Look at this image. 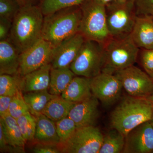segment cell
<instances>
[{"label": "cell", "instance_id": "obj_10", "mask_svg": "<svg viewBox=\"0 0 153 153\" xmlns=\"http://www.w3.org/2000/svg\"><path fill=\"white\" fill-rule=\"evenodd\" d=\"M92 94L106 106H111L120 98L122 84L114 74L101 72L91 79Z\"/></svg>", "mask_w": 153, "mask_h": 153}, {"label": "cell", "instance_id": "obj_42", "mask_svg": "<svg viewBox=\"0 0 153 153\" xmlns=\"http://www.w3.org/2000/svg\"><path fill=\"white\" fill-rule=\"evenodd\" d=\"M152 17H153V16H152Z\"/></svg>", "mask_w": 153, "mask_h": 153}, {"label": "cell", "instance_id": "obj_29", "mask_svg": "<svg viewBox=\"0 0 153 153\" xmlns=\"http://www.w3.org/2000/svg\"><path fill=\"white\" fill-rule=\"evenodd\" d=\"M29 111V108L19 89L16 95L13 97L10 104L9 113L10 115L17 119Z\"/></svg>", "mask_w": 153, "mask_h": 153}, {"label": "cell", "instance_id": "obj_12", "mask_svg": "<svg viewBox=\"0 0 153 153\" xmlns=\"http://www.w3.org/2000/svg\"><path fill=\"white\" fill-rule=\"evenodd\" d=\"M153 129L150 123L141 124L125 136L123 153H152Z\"/></svg>", "mask_w": 153, "mask_h": 153}, {"label": "cell", "instance_id": "obj_15", "mask_svg": "<svg viewBox=\"0 0 153 153\" xmlns=\"http://www.w3.org/2000/svg\"><path fill=\"white\" fill-rule=\"evenodd\" d=\"M130 36L140 49H153L152 16H137Z\"/></svg>", "mask_w": 153, "mask_h": 153}, {"label": "cell", "instance_id": "obj_24", "mask_svg": "<svg viewBox=\"0 0 153 153\" xmlns=\"http://www.w3.org/2000/svg\"><path fill=\"white\" fill-rule=\"evenodd\" d=\"M125 144V136L116 129L111 128L103 135L99 153H123Z\"/></svg>", "mask_w": 153, "mask_h": 153}, {"label": "cell", "instance_id": "obj_26", "mask_svg": "<svg viewBox=\"0 0 153 153\" xmlns=\"http://www.w3.org/2000/svg\"><path fill=\"white\" fill-rule=\"evenodd\" d=\"M16 120L26 142L35 140L36 127L35 117L28 111L17 119Z\"/></svg>", "mask_w": 153, "mask_h": 153}, {"label": "cell", "instance_id": "obj_33", "mask_svg": "<svg viewBox=\"0 0 153 153\" xmlns=\"http://www.w3.org/2000/svg\"><path fill=\"white\" fill-rule=\"evenodd\" d=\"M59 144L37 142L33 148V152L35 153H60Z\"/></svg>", "mask_w": 153, "mask_h": 153}, {"label": "cell", "instance_id": "obj_43", "mask_svg": "<svg viewBox=\"0 0 153 153\" xmlns=\"http://www.w3.org/2000/svg\"><path fill=\"white\" fill-rule=\"evenodd\" d=\"M152 153H153V152H152Z\"/></svg>", "mask_w": 153, "mask_h": 153}, {"label": "cell", "instance_id": "obj_7", "mask_svg": "<svg viewBox=\"0 0 153 153\" xmlns=\"http://www.w3.org/2000/svg\"><path fill=\"white\" fill-rule=\"evenodd\" d=\"M108 29L111 38L130 35L137 17L134 0L124 3L114 1L105 6Z\"/></svg>", "mask_w": 153, "mask_h": 153}, {"label": "cell", "instance_id": "obj_13", "mask_svg": "<svg viewBox=\"0 0 153 153\" xmlns=\"http://www.w3.org/2000/svg\"><path fill=\"white\" fill-rule=\"evenodd\" d=\"M85 40L82 34L78 33L54 47L50 61L52 68L70 67Z\"/></svg>", "mask_w": 153, "mask_h": 153}, {"label": "cell", "instance_id": "obj_8", "mask_svg": "<svg viewBox=\"0 0 153 153\" xmlns=\"http://www.w3.org/2000/svg\"><path fill=\"white\" fill-rule=\"evenodd\" d=\"M103 135L94 126L76 127L66 141L58 144L60 153H99Z\"/></svg>", "mask_w": 153, "mask_h": 153}, {"label": "cell", "instance_id": "obj_14", "mask_svg": "<svg viewBox=\"0 0 153 153\" xmlns=\"http://www.w3.org/2000/svg\"><path fill=\"white\" fill-rule=\"evenodd\" d=\"M99 101L93 94L74 104L68 114L76 127L94 126L99 117Z\"/></svg>", "mask_w": 153, "mask_h": 153}, {"label": "cell", "instance_id": "obj_19", "mask_svg": "<svg viewBox=\"0 0 153 153\" xmlns=\"http://www.w3.org/2000/svg\"><path fill=\"white\" fill-rule=\"evenodd\" d=\"M36 121L35 141L37 142L59 144L56 123L42 114L33 115Z\"/></svg>", "mask_w": 153, "mask_h": 153}, {"label": "cell", "instance_id": "obj_38", "mask_svg": "<svg viewBox=\"0 0 153 153\" xmlns=\"http://www.w3.org/2000/svg\"><path fill=\"white\" fill-rule=\"evenodd\" d=\"M148 101L149 102H150L152 105H153V94L152 95L149 96L148 97H147V98H146Z\"/></svg>", "mask_w": 153, "mask_h": 153}, {"label": "cell", "instance_id": "obj_4", "mask_svg": "<svg viewBox=\"0 0 153 153\" xmlns=\"http://www.w3.org/2000/svg\"><path fill=\"white\" fill-rule=\"evenodd\" d=\"M105 60L102 72L114 74L132 66L137 62L140 49L130 35L120 38H111L104 44Z\"/></svg>", "mask_w": 153, "mask_h": 153}, {"label": "cell", "instance_id": "obj_35", "mask_svg": "<svg viewBox=\"0 0 153 153\" xmlns=\"http://www.w3.org/2000/svg\"><path fill=\"white\" fill-rule=\"evenodd\" d=\"M13 97L0 95V117L10 114V104Z\"/></svg>", "mask_w": 153, "mask_h": 153}, {"label": "cell", "instance_id": "obj_28", "mask_svg": "<svg viewBox=\"0 0 153 153\" xmlns=\"http://www.w3.org/2000/svg\"><path fill=\"white\" fill-rule=\"evenodd\" d=\"M55 123L60 140L59 143H63L66 141L76 128L74 121L68 116L56 122Z\"/></svg>", "mask_w": 153, "mask_h": 153}, {"label": "cell", "instance_id": "obj_3", "mask_svg": "<svg viewBox=\"0 0 153 153\" xmlns=\"http://www.w3.org/2000/svg\"><path fill=\"white\" fill-rule=\"evenodd\" d=\"M81 18L80 6L61 9L44 16L42 38L56 47L79 33Z\"/></svg>", "mask_w": 153, "mask_h": 153}, {"label": "cell", "instance_id": "obj_37", "mask_svg": "<svg viewBox=\"0 0 153 153\" xmlns=\"http://www.w3.org/2000/svg\"><path fill=\"white\" fill-rule=\"evenodd\" d=\"M98 2L106 6L110 3L114 1L115 0H97Z\"/></svg>", "mask_w": 153, "mask_h": 153}, {"label": "cell", "instance_id": "obj_30", "mask_svg": "<svg viewBox=\"0 0 153 153\" xmlns=\"http://www.w3.org/2000/svg\"><path fill=\"white\" fill-rule=\"evenodd\" d=\"M22 7L17 0H0V18L13 22Z\"/></svg>", "mask_w": 153, "mask_h": 153}, {"label": "cell", "instance_id": "obj_39", "mask_svg": "<svg viewBox=\"0 0 153 153\" xmlns=\"http://www.w3.org/2000/svg\"><path fill=\"white\" fill-rule=\"evenodd\" d=\"M128 1L129 0H115V1H116L120 3L126 2Z\"/></svg>", "mask_w": 153, "mask_h": 153}, {"label": "cell", "instance_id": "obj_6", "mask_svg": "<svg viewBox=\"0 0 153 153\" xmlns=\"http://www.w3.org/2000/svg\"><path fill=\"white\" fill-rule=\"evenodd\" d=\"M104 60V44L85 39L69 67L76 76L92 78L102 71Z\"/></svg>", "mask_w": 153, "mask_h": 153}, {"label": "cell", "instance_id": "obj_34", "mask_svg": "<svg viewBox=\"0 0 153 153\" xmlns=\"http://www.w3.org/2000/svg\"><path fill=\"white\" fill-rule=\"evenodd\" d=\"M13 21L8 19L0 18V41L8 39Z\"/></svg>", "mask_w": 153, "mask_h": 153}, {"label": "cell", "instance_id": "obj_22", "mask_svg": "<svg viewBox=\"0 0 153 153\" xmlns=\"http://www.w3.org/2000/svg\"><path fill=\"white\" fill-rule=\"evenodd\" d=\"M0 126L2 128L6 140L9 145L24 147L26 141L21 132L16 119L10 114L0 117Z\"/></svg>", "mask_w": 153, "mask_h": 153}, {"label": "cell", "instance_id": "obj_32", "mask_svg": "<svg viewBox=\"0 0 153 153\" xmlns=\"http://www.w3.org/2000/svg\"><path fill=\"white\" fill-rule=\"evenodd\" d=\"M137 16H153V0H134Z\"/></svg>", "mask_w": 153, "mask_h": 153}, {"label": "cell", "instance_id": "obj_18", "mask_svg": "<svg viewBox=\"0 0 153 153\" xmlns=\"http://www.w3.org/2000/svg\"><path fill=\"white\" fill-rule=\"evenodd\" d=\"M91 79L84 76H75L61 96L68 101L76 103L92 95Z\"/></svg>", "mask_w": 153, "mask_h": 153}, {"label": "cell", "instance_id": "obj_5", "mask_svg": "<svg viewBox=\"0 0 153 153\" xmlns=\"http://www.w3.org/2000/svg\"><path fill=\"white\" fill-rule=\"evenodd\" d=\"M80 7L82 18L79 33L85 39L106 43L111 37L107 25L105 6L97 0H85Z\"/></svg>", "mask_w": 153, "mask_h": 153}, {"label": "cell", "instance_id": "obj_2", "mask_svg": "<svg viewBox=\"0 0 153 153\" xmlns=\"http://www.w3.org/2000/svg\"><path fill=\"white\" fill-rule=\"evenodd\" d=\"M153 114V105L146 98L126 95L110 116L111 128L125 136L141 124L149 121Z\"/></svg>", "mask_w": 153, "mask_h": 153}, {"label": "cell", "instance_id": "obj_36", "mask_svg": "<svg viewBox=\"0 0 153 153\" xmlns=\"http://www.w3.org/2000/svg\"><path fill=\"white\" fill-rule=\"evenodd\" d=\"M22 7L26 6L39 5L41 0H17Z\"/></svg>", "mask_w": 153, "mask_h": 153}, {"label": "cell", "instance_id": "obj_9", "mask_svg": "<svg viewBox=\"0 0 153 153\" xmlns=\"http://www.w3.org/2000/svg\"><path fill=\"white\" fill-rule=\"evenodd\" d=\"M114 74L120 80L128 95L146 98L153 94V81L144 71L132 65Z\"/></svg>", "mask_w": 153, "mask_h": 153}, {"label": "cell", "instance_id": "obj_31", "mask_svg": "<svg viewBox=\"0 0 153 153\" xmlns=\"http://www.w3.org/2000/svg\"><path fill=\"white\" fill-rule=\"evenodd\" d=\"M138 57L144 71L153 77V49H140Z\"/></svg>", "mask_w": 153, "mask_h": 153}, {"label": "cell", "instance_id": "obj_1", "mask_svg": "<svg viewBox=\"0 0 153 153\" xmlns=\"http://www.w3.org/2000/svg\"><path fill=\"white\" fill-rule=\"evenodd\" d=\"M44 16L38 5L22 7L12 24L9 40L22 53L42 38Z\"/></svg>", "mask_w": 153, "mask_h": 153}, {"label": "cell", "instance_id": "obj_40", "mask_svg": "<svg viewBox=\"0 0 153 153\" xmlns=\"http://www.w3.org/2000/svg\"><path fill=\"white\" fill-rule=\"evenodd\" d=\"M149 121L151 125H152V128L153 129V114L152 115V118H151L150 120Z\"/></svg>", "mask_w": 153, "mask_h": 153}, {"label": "cell", "instance_id": "obj_17", "mask_svg": "<svg viewBox=\"0 0 153 153\" xmlns=\"http://www.w3.org/2000/svg\"><path fill=\"white\" fill-rule=\"evenodd\" d=\"M20 55L9 39L0 41V74H19Z\"/></svg>", "mask_w": 153, "mask_h": 153}, {"label": "cell", "instance_id": "obj_20", "mask_svg": "<svg viewBox=\"0 0 153 153\" xmlns=\"http://www.w3.org/2000/svg\"><path fill=\"white\" fill-rule=\"evenodd\" d=\"M75 76L69 67H51L48 88L49 93L55 96L61 95Z\"/></svg>", "mask_w": 153, "mask_h": 153}, {"label": "cell", "instance_id": "obj_11", "mask_svg": "<svg viewBox=\"0 0 153 153\" xmlns=\"http://www.w3.org/2000/svg\"><path fill=\"white\" fill-rule=\"evenodd\" d=\"M54 46L41 38L37 43L21 53L19 74L22 76L50 63Z\"/></svg>", "mask_w": 153, "mask_h": 153}, {"label": "cell", "instance_id": "obj_16", "mask_svg": "<svg viewBox=\"0 0 153 153\" xmlns=\"http://www.w3.org/2000/svg\"><path fill=\"white\" fill-rule=\"evenodd\" d=\"M51 64H45L37 70L22 76L19 88L24 93L48 90Z\"/></svg>", "mask_w": 153, "mask_h": 153}, {"label": "cell", "instance_id": "obj_27", "mask_svg": "<svg viewBox=\"0 0 153 153\" xmlns=\"http://www.w3.org/2000/svg\"><path fill=\"white\" fill-rule=\"evenodd\" d=\"M20 74H0V95L13 97L20 89Z\"/></svg>", "mask_w": 153, "mask_h": 153}, {"label": "cell", "instance_id": "obj_41", "mask_svg": "<svg viewBox=\"0 0 153 153\" xmlns=\"http://www.w3.org/2000/svg\"><path fill=\"white\" fill-rule=\"evenodd\" d=\"M152 79L153 81V77L152 78Z\"/></svg>", "mask_w": 153, "mask_h": 153}, {"label": "cell", "instance_id": "obj_25", "mask_svg": "<svg viewBox=\"0 0 153 153\" xmlns=\"http://www.w3.org/2000/svg\"><path fill=\"white\" fill-rule=\"evenodd\" d=\"M85 0H41L39 4L44 16L73 6H80Z\"/></svg>", "mask_w": 153, "mask_h": 153}, {"label": "cell", "instance_id": "obj_23", "mask_svg": "<svg viewBox=\"0 0 153 153\" xmlns=\"http://www.w3.org/2000/svg\"><path fill=\"white\" fill-rule=\"evenodd\" d=\"M56 96L48 90L27 92L23 95L29 111L33 115L42 113L49 102Z\"/></svg>", "mask_w": 153, "mask_h": 153}, {"label": "cell", "instance_id": "obj_21", "mask_svg": "<svg viewBox=\"0 0 153 153\" xmlns=\"http://www.w3.org/2000/svg\"><path fill=\"white\" fill-rule=\"evenodd\" d=\"M75 103L66 100L61 95L57 96L49 102L42 113L56 123L68 117Z\"/></svg>", "mask_w": 153, "mask_h": 153}]
</instances>
